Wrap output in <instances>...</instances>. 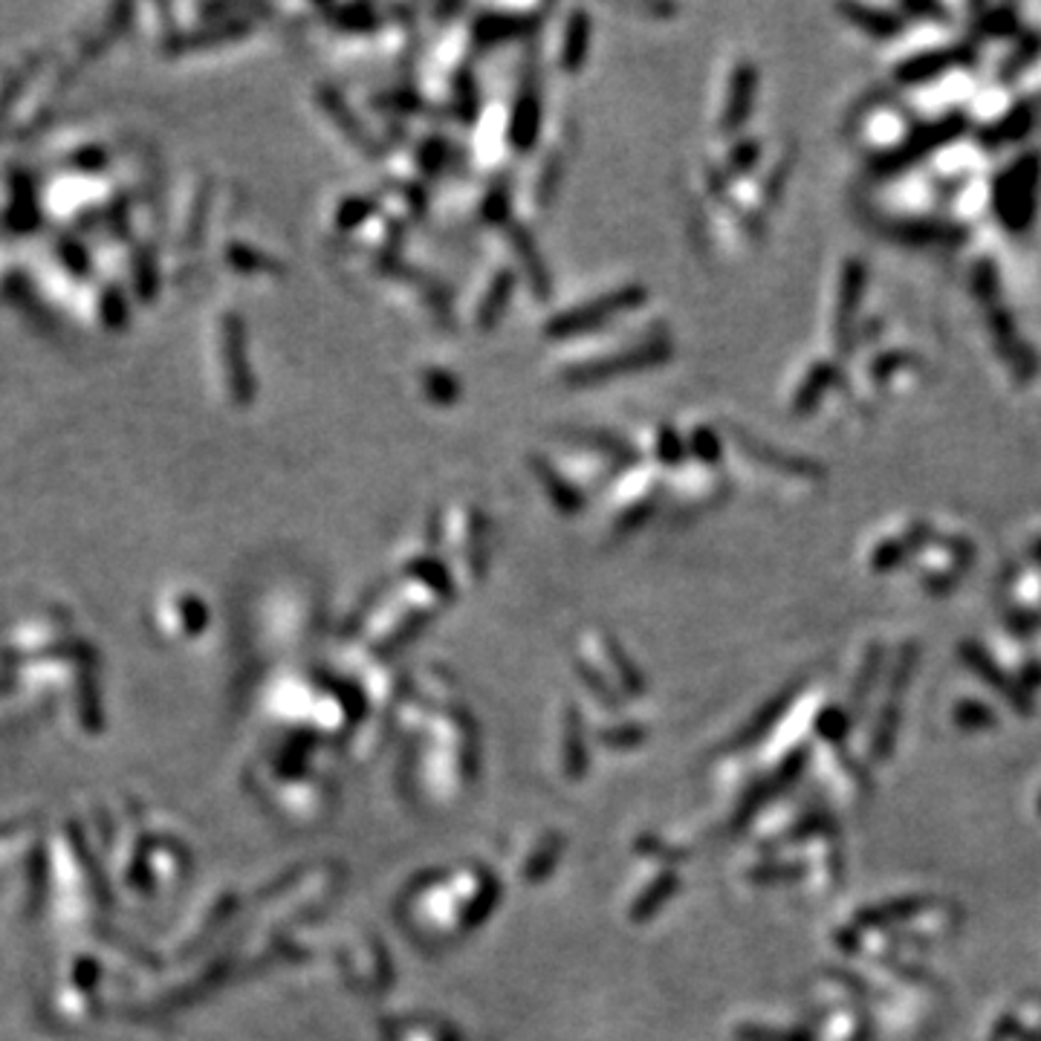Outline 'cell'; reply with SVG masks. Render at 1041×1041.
Segmentation results:
<instances>
[{
	"mask_svg": "<svg viewBox=\"0 0 1041 1041\" xmlns=\"http://www.w3.org/2000/svg\"><path fill=\"white\" fill-rule=\"evenodd\" d=\"M250 36V23L243 21H218L209 23L198 32H183L169 41L171 52H191V50H205L209 44H223V41H235V38Z\"/></svg>",
	"mask_w": 1041,
	"mask_h": 1041,
	"instance_id": "obj_14",
	"label": "cell"
},
{
	"mask_svg": "<svg viewBox=\"0 0 1041 1041\" xmlns=\"http://www.w3.org/2000/svg\"><path fill=\"white\" fill-rule=\"evenodd\" d=\"M374 214H376L374 200L356 198V194H351V198H345L342 203L336 205V218H333V223H336L338 232H345V235H347V232H353V229L365 226V223L371 221Z\"/></svg>",
	"mask_w": 1041,
	"mask_h": 1041,
	"instance_id": "obj_18",
	"label": "cell"
},
{
	"mask_svg": "<svg viewBox=\"0 0 1041 1041\" xmlns=\"http://www.w3.org/2000/svg\"><path fill=\"white\" fill-rule=\"evenodd\" d=\"M420 388H423V396H426L428 403L434 405H452L461 396V382L448 374L446 367H423Z\"/></svg>",
	"mask_w": 1041,
	"mask_h": 1041,
	"instance_id": "obj_17",
	"label": "cell"
},
{
	"mask_svg": "<svg viewBox=\"0 0 1041 1041\" xmlns=\"http://www.w3.org/2000/svg\"><path fill=\"white\" fill-rule=\"evenodd\" d=\"M538 131H542V102H538V90L527 84V88L518 90L513 108H509V117H506V148L527 154L529 148H536Z\"/></svg>",
	"mask_w": 1041,
	"mask_h": 1041,
	"instance_id": "obj_7",
	"label": "cell"
},
{
	"mask_svg": "<svg viewBox=\"0 0 1041 1041\" xmlns=\"http://www.w3.org/2000/svg\"><path fill=\"white\" fill-rule=\"evenodd\" d=\"M102 307H104V322L111 324V327H122V324H125V301H122V295L119 293H104V301H102Z\"/></svg>",
	"mask_w": 1041,
	"mask_h": 1041,
	"instance_id": "obj_21",
	"label": "cell"
},
{
	"mask_svg": "<svg viewBox=\"0 0 1041 1041\" xmlns=\"http://www.w3.org/2000/svg\"><path fill=\"white\" fill-rule=\"evenodd\" d=\"M752 99H756V67L741 61V64H735L729 84H726V99L718 113L720 131H738L752 111Z\"/></svg>",
	"mask_w": 1041,
	"mask_h": 1041,
	"instance_id": "obj_8",
	"label": "cell"
},
{
	"mask_svg": "<svg viewBox=\"0 0 1041 1041\" xmlns=\"http://www.w3.org/2000/svg\"><path fill=\"white\" fill-rule=\"evenodd\" d=\"M316 108H319V113H322V117L331 122L333 131H336L338 137H342V140H345L347 145L353 148V151H360V154H376V151H380V145H376V140H374V133H371L365 125H362L360 119H356V113L347 108L345 99H342L336 90H333V88H319L316 90Z\"/></svg>",
	"mask_w": 1041,
	"mask_h": 1041,
	"instance_id": "obj_6",
	"label": "cell"
},
{
	"mask_svg": "<svg viewBox=\"0 0 1041 1041\" xmlns=\"http://www.w3.org/2000/svg\"><path fill=\"white\" fill-rule=\"evenodd\" d=\"M218 365H221L223 388L235 405H250L255 400V376L246 356V331L237 313H223L218 319Z\"/></svg>",
	"mask_w": 1041,
	"mask_h": 1041,
	"instance_id": "obj_3",
	"label": "cell"
},
{
	"mask_svg": "<svg viewBox=\"0 0 1041 1041\" xmlns=\"http://www.w3.org/2000/svg\"><path fill=\"white\" fill-rule=\"evenodd\" d=\"M529 472L542 481L544 495L550 498V504L556 506L558 513L573 515L582 509V486L573 484L570 477L565 472H558L547 457L536 455L529 457Z\"/></svg>",
	"mask_w": 1041,
	"mask_h": 1041,
	"instance_id": "obj_11",
	"label": "cell"
},
{
	"mask_svg": "<svg viewBox=\"0 0 1041 1041\" xmlns=\"http://www.w3.org/2000/svg\"><path fill=\"white\" fill-rule=\"evenodd\" d=\"M686 457V443L671 426H654L648 434V461L654 466H680Z\"/></svg>",
	"mask_w": 1041,
	"mask_h": 1041,
	"instance_id": "obj_16",
	"label": "cell"
},
{
	"mask_svg": "<svg viewBox=\"0 0 1041 1041\" xmlns=\"http://www.w3.org/2000/svg\"><path fill=\"white\" fill-rule=\"evenodd\" d=\"M660 495V477L648 466H631V472L616 484L610 495V518L616 533H628L639 527L651 515L654 504Z\"/></svg>",
	"mask_w": 1041,
	"mask_h": 1041,
	"instance_id": "obj_4",
	"label": "cell"
},
{
	"mask_svg": "<svg viewBox=\"0 0 1041 1041\" xmlns=\"http://www.w3.org/2000/svg\"><path fill=\"white\" fill-rule=\"evenodd\" d=\"M226 264L232 270L243 272V275H284V264L275 261L266 252L246 246V243H229L226 246Z\"/></svg>",
	"mask_w": 1041,
	"mask_h": 1041,
	"instance_id": "obj_15",
	"label": "cell"
},
{
	"mask_svg": "<svg viewBox=\"0 0 1041 1041\" xmlns=\"http://www.w3.org/2000/svg\"><path fill=\"white\" fill-rule=\"evenodd\" d=\"M643 301H646V286H639V284L616 286V290L599 295V299H590L587 304H579V307H570V310H565V313L553 316L550 324H547V336L550 338L594 336V333L605 331L614 319L637 310Z\"/></svg>",
	"mask_w": 1041,
	"mask_h": 1041,
	"instance_id": "obj_2",
	"label": "cell"
},
{
	"mask_svg": "<svg viewBox=\"0 0 1041 1041\" xmlns=\"http://www.w3.org/2000/svg\"><path fill=\"white\" fill-rule=\"evenodd\" d=\"M506 237H509L515 255H518V266L520 272L527 275L529 290H533L538 299H547V295H550V272L544 266L538 243L533 241V235H529L524 226H509L506 229Z\"/></svg>",
	"mask_w": 1041,
	"mask_h": 1041,
	"instance_id": "obj_12",
	"label": "cell"
},
{
	"mask_svg": "<svg viewBox=\"0 0 1041 1041\" xmlns=\"http://www.w3.org/2000/svg\"><path fill=\"white\" fill-rule=\"evenodd\" d=\"M686 448H691V455L700 461V466H715V461L720 457V441L704 426L695 428V434H691V441Z\"/></svg>",
	"mask_w": 1041,
	"mask_h": 1041,
	"instance_id": "obj_19",
	"label": "cell"
},
{
	"mask_svg": "<svg viewBox=\"0 0 1041 1041\" xmlns=\"http://www.w3.org/2000/svg\"><path fill=\"white\" fill-rule=\"evenodd\" d=\"M671 356V342L663 333H646V336L616 345V351L590 353L582 362H567L562 367V376L570 385H594V382L619 380V376L639 374Z\"/></svg>",
	"mask_w": 1041,
	"mask_h": 1041,
	"instance_id": "obj_1",
	"label": "cell"
},
{
	"mask_svg": "<svg viewBox=\"0 0 1041 1041\" xmlns=\"http://www.w3.org/2000/svg\"><path fill=\"white\" fill-rule=\"evenodd\" d=\"M448 547L455 553L466 570H481L486 558V538H489V520L472 504L455 506L446 518Z\"/></svg>",
	"mask_w": 1041,
	"mask_h": 1041,
	"instance_id": "obj_5",
	"label": "cell"
},
{
	"mask_svg": "<svg viewBox=\"0 0 1041 1041\" xmlns=\"http://www.w3.org/2000/svg\"><path fill=\"white\" fill-rule=\"evenodd\" d=\"M562 171H565V154H562V148H547V151L538 156L536 174L529 180V185H533L529 203H533L536 212H544V209L553 203L558 183H562Z\"/></svg>",
	"mask_w": 1041,
	"mask_h": 1041,
	"instance_id": "obj_13",
	"label": "cell"
},
{
	"mask_svg": "<svg viewBox=\"0 0 1041 1041\" xmlns=\"http://www.w3.org/2000/svg\"><path fill=\"white\" fill-rule=\"evenodd\" d=\"M515 272L506 270V266H498V270H492L489 281L481 290L475 301V310H472V322L481 333L495 331V324L504 319L506 307H509V299H513L515 290Z\"/></svg>",
	"mask_w": 1041,
	"mask_h": 1041,
	"instance_id": "obj_9",
	"label": "cell"
},
{
	"mask_svg": "<svg viewBox=\"0 0 1041 1041\" xmlns=\"http://www.w3.org/2000/svg\"><path fill=\"white\" fill-rule=\"evenodd\" d=\"M587 50H590V18H587L585 9H570L565 23H562V36H558V70L579 73L587 59Z\"/></svg>",
	"mask_w": 1041,
	"mask_h": 1041,
	"instance_id": "obj_10",
	"label": "cell"
},
{
	"mask_svg": "<svg viewBox=\"0 0 1041 1041\" xmlns=\"http://www.w3.org/2000/svg\"><path fill=\"white\" fill-rule=\"evenodd\" d=\"M848 16H851L862 30L873 32V36H891V32L897 30V23L891 21V18L880 16V12H871V9H848Z\"/></svg>",
	"mask_w": 1041,
	"mask_h": 1041,
	"instance_id": "obj_20",
	"label": "cell"
}]
</instances>
